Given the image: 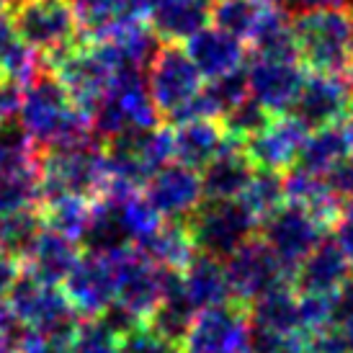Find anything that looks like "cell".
Segmentation results:
<instances>
[{
  "label": "cell",
  "instance_id": "obj_1",
  "mask_svg": "<svg viewBox=\"0 0 353 353\" xmlns=\"http://www.w3.org/2000/svg\"><path fill=\"white\" fill-rule=\"evenodd\" d=\"M19 127L39 152L96 139L90 129V114L70 101L68 90L47 68H41L23 85Z\"/></svg>",
  "mask_w": 353,
  "mask_h": 353
},
{
  "label": "cell",
  "instance_id": "obj_2",
  "mask_svg": "<svg viewBox=\"0 0 353 353\" xmlns=\"http://www.w3.org/2000/svg\"><path fill=\"white\" fill-rule=\"evenodd\" d=\"M292 31L296 59L310 72L345 75L351 70V13L345 6L294 13Z\"/></svg>",
  "mask_w": 353,
  "mask_h": 353
},
{
  "label": "cell",
  "instance_id": "obj_3",
  "mask_svg": "<svg viewBox=\"0 0 353 353\" xmlns=\"http://www.w3.org/2000/svg\"><path fill=\"white\" fill-rule=\"evenodd\" d=\"M106 183L108 170L101 139L39 152V204L65 194L96 199Z\"/></svg>",
  "mask_w": 353,
  "mask_h": 353
},
{
  "label": "cell",
  "instance_id": "obj_4",
  "mask_svg": "<svg viewBox=\"0 0 353 353\" xmlns=\"http://www.w3.org/2000/svg\"><path fill=\"white\" fill-rule=\"evenodd\" d=\"M6 302L16 323L26 333H34L59 345L70 343V335L80 320V314L72 310V304L68 302L59 286L44 284L26 271H21V276L13 281L6 294Z\"/></svg>",
  "mask_w": 353,
  "mask_h": 353
},
{
  "label": "cell",
  "instance_id": "obj_5",
  "mask_svg": "<svg viewBox=\"0 0 353 353\" xmlns=\"http://www.w3.org/2000/svg\"><path fill=\"white\" fill-rule=\"evenodd\" d=\"M160 124L155 103L150 99L142 70H121L108 90L90 111V129L96 139L106 142L127 132H142Z\"/></svg>",
  "mask_w": 353,
  "mask_h": 353
},
{
  "label": "cell",
  "instance_id": "obj_6",
  "mask_svg": "<svg viewBox=\"0 0 353 353\" xmlns=\"http://www.w3.org/2000/svg\"><path fill=\"white\" fill-rule=\"evenodd\" d=\"M47 70L68 90L70 101L83 111H93L101 96L108 90L111 80L117 78V68L101 41L80 37L75 44L44 59Z\"/></svg>",
  "mask_w": 353,
  "mask_h": 353
},
{
  "label": "cell",
  "instance_id": "obj_7",
  "mask_svg": "<svg viewBox=\"0 0 353 353\" xmlns=\"http://www.w3.org/2000/svg\"><path fill=\"white\" fill-rule=\"evenodd\" d=\"M145 83L160 121L173 124L181 117V111L199 96L204 78L199 75L183 44L163 41L145 68Z\"/></svg>",
  "mask_w": 353,
  "mask_h": 353
},
{
  "label": "cell",
  "instance_id": "obj_8",
  "mask_svg": "<svg viewBox=\"0 0 353 353\" xmlns=\"http://www.w3.org/2000/svg\"><path fill=\"white\" fill-rule=\"evenodd\" d=\"M8 16L16 34L44 59L83 37L70 0H13Z\"/></svg>",
  "mask_w": 353,
  "mask_h": 353
},
{
  "label": "cell",
  "instance_id": "obj_9",
  "mask_svg": "<svg viewBox=\"0 0 353 353\" xmlns=\"http://www.w3.org/2000/svg\"><path fill=\"white\" fill-rule=\"evenodd\" d=\"M196 253L225 261L245 240L255 235L258 222L237 199H204L186 222Z\"/></svg>",
  "mask_w": 353,
  "mask_h": 353
},
{
  "label": "cell",
  "instance_id": "obj_10",
  "mask_svg": "<svg viewBox=\"0 0 353 353\" xmlns=\"http://www.w3.org/2000/svg\"><path fill=\"white\" fill-rule=\"evenodd\" d=\"M181 345L183 353H250L248 307L225 302L199 310Z\"/></svg>",
  "mask_w": 353,
  "mask_h": 353
},
{
  "label": "cell",
  "instance_id": "obj_11",
  "mask_svg": "<svg viewBox=\"0 0 353 353\" xmlns=\"http://www.w3.org/2000/svg\"><path fill=\"white\" fill-rule=\"evenodd\" d=\"M258 230H261V240L292 279L307 253L323 240L327 227L320 225L307 209L284 201L265 222H261Z\"/></svg>",
  "mask_w": 353,
  "mask_h": 353
},
{
  "label": "cell",
  "instance_id": "obj_12",
  "mask_svg": "<svg viewBox=\"0 0 353 353\" xmlns=\"http://www.w3.org/2000/svg\"><path fill=\"white\" fill-rule=\"evenodd\" d=\"M225 274L230 281V294L237 304H253L258 296L276 286L292 284L276 255L268 250L261 237H250L225 258Z\"/></svg>",
  "mask_w": 353,
  "mask_h": 353
},
{
  "label": "cell",
  "instance_id": "obj_13",
  "mask_svg": "<svg viewBox=\"0 0 353 353\" xmlns=\"http://www.w3.org/2000/svg\"><path fill=\"white\" fill-rule=\"evenodd\" d=\"M353 108L351 80L335 72H310L304 75L302 88L296 93L289 114L302 124L307 132L327 124L343 121Z\"/></svg>",
  "mask_w": 353,
  "mask_h": 353
},
{
  "label": "cell",
  "instance_id": "obj_14",
  "mask_svg": "<svg viewBox=\"0 0 353 353\" xmlns=\"http://www.w3.org/2000/svg\"><path fill=\"white\" fill-rule=\"evenodd\" d=\"M80 317H99L117 299V253H85L59 284Z\"/></svg>",
  "mask_w": 353,
  "mask_h": 353
},
{
  "label": "cell",
  "instance_id": "obj_15",
  "mask_svg": "<svg viewBox=\"0 0 353 353\" xmlns=\"http://www.w3.org/2000/svg\"><path fill=\"white\" fill-rule=\"evenodd\" d=\"M163 284H165V268L150 263L134 248L117 250V299L114 304L134 314L139 323H148L150 312L163 299Z\"/></svg>",
  "mask_w": 353,
  "mask_h": 353
},
{
  "label": "cell",
  "instance_id": "obj_16",
  "mask_svg": "<svg viewBox=\"0 0 353 353\" xmlns=\"http://www.w3.org/2000/svg\"><path fill=\"white\" fill-rule=\"evenodd\" d=\"M142 194L157 214L168 222H183L191 212L204 201L201 191V176L199 170L183 165V163H165L145 181Z\"/></svg>",
  "mask_w": 353,
  "mask_h": 353
},
{
  "label": "cell",
  "instance_id": "obj_17",
  "mask_svg": "<svg viewBox=\"0 0 353 353\" xmlns=\"http://www.w3.org/2000/svg\"><path fill=\"white\" fill-rule=\"evenodd\" d=\"M248 72V96L258 101L271 117L289 114L296 93L302 88L304 68L296 59H263L250 57Z\"/></svg>",
  "mask_w": 353,
  "mask_h": 353
},
{
  "label": "cell",
  "instance_id": "obj_18",
  "mask_svg": "<svg viewBox=\"0 0 353 353\" xmlns=\"http://www.w3.org/2000/svg\"><path fill=\"white\" fill-rule=\"evenodd\" d=\"M304 137H307V129L292 114H281V117L268 119V124L258 134L243 142V148L255 168L284 173L296 165Z\"/></svg>",
  "mask_w": 353,
  "mask_h": 353
},
{
  "label": "cell",
  "instance_id": "obj_19",
  "mask_svg": "<svg viewBox=\"0 0 353 353\" xmlns=\"http://www.w3.org/2000/svg\"><path fill=\"white\" fill-rule=\"evenodd\" d=\"M183 50L204 80L219 78V75L243 68L248 57L245 41H240L227 31H219L216 26L199 29L191 39L183 41Z\"/></svg>",
  "mask_w": 353,
  "mask_h": 353
},
{
  "label": "cell",
  "instance_id": "obj_20",
  "mask_svg": "<svg viewBox=\"0 0 353 353\" xmlns=\"http://www.w3.org/2000/svg\"><path fill=\"white\" fill-rule=\"evenodd\" d=\"M345 279H351V271L343 250L338 248L333 235H323V240L307 253L294 271L292 286L299 294H333Z\"/></svg>",
  "mask_w": 353,
  "mask_h": 353
},
{
  "label": "cell",
  "instance_id": "obj_21",
  "mask_svg": "<svg viewBox=\"0 0 353 353\" xmlns=\"http://www.w3.org/2000/svg\"><path fill=\"white\" fill-rule=\"evenodd\" d=\"M253 170L255 165L250 163L243 142L227 137L225 148L199 170L204 199H237L253 176Z\"/></svg>",
  "mask_w": 353,
  "mask_h": 353
},
{
  "label": "cell",
  "instance_id": "obj_22",
  "mask_svg": "<svg viewBox=\"0 0 353 353\" xmlns=\"http://www.w3.org/2000/svg\"><path fill=\"white\" fill-rule=\"evenodd\" d=\"M78 243H72V240H68L65 235H59L50 227H41L39 235L34 237L31 248L23 255L21 265L34 279H39L44 284L59 286L72 271V265L78 263Z\"/></svg>",
  "mask_w": 353,
  "mask_h": 353
},
{
  "label": "cell",
  "instance_id": "obj_23",
  "mask_svg": "<svg viewBox=\"0 0 353 353\" xmlns=\"http://www.w3.org/2000/svg\"><path fill=\"white\" fill-rule=\"evenodd\" d=\"M284 178V199L289 204L307 209L310 214L325 227H333L335 219L343 212V201L327 188L325 176L310 173L299 165H292Z\"/></svg>",
  "mask_w": 353,
  "mask_h": 353
},
{
  "label": "cell",
  "instance_id": "obj_24",
  "mask_svg": "<svg viewBox=\"0 0 353 353\" xmlns=\"http://www.w3.org/2000/svg\"><path fill=\"white\" fill-rule=\"evenodd\" d=\"M181 281H183V292H186V296L196 310L232 302L222 258L194 253V258L181 268Z\"/></svg>",
  "mask_w": 353,
  "mask_h": 353
},
{
  "label": "cell",
  "instance_id": "obj_25",
  "mask_svg": "<svg viewBox=\"0 0 353 353\" xmlns=\"http://www.w3.org/2000/svg\"><path fill=\"white\" fill-rule=\"evenodd\" d=\"M196 307L191 304V299L183 292V281H181V271L165 268V284H163V299L157 302V307L150 312L148 325L160 333L168 341L183 343L188 327L196 317Z\"/></svg>",
  "mask_w": 353,
  "mask_h": 353
},
{
  "label": "cell",
  "instance_id": "obj_26",
  "mask_svg": "<svg viewBox=\"0 0 353 353\" xmlns=\"http://www.w3.org/2000/svg\"><path fill=\"white\" fill-rule=\"evenodd\" d=\"M227 134L219 119H191L173 129V157L183 165L201 170L225 148Z\"/></svg>",
  "mask_w": 353,
  "mask_h": 353
},
{
  "label": "cell",
  "instance_id": "obj_27",
  "mask_svg": "<svg viewBox=\"0 0 353 353\" xmlns=\"http://www.w3.org/2000/svg\"><path fill=\"white\" fill-rule=\"evenodd\" d=\"M348 155H353V134L345 121H338V124L307 132L296 165L310 173L325 176Z\"/></svg>",
  "mask_w": 353,
  "mask_h": 353
},
{
  "label": "cell",
  "instance_id": "obj_28",
  "mask_svg": "<svg viewBox=\"0 0 353 353\" xmlns=\"http://www.w3.org/2000/svg\"><path fill=\"white\" fill-rule=\"evenodd\" d=\"M148 23L160 41L183 44L209 23V3L206 0H165L155 10H150Z\"/></svg>",
  "mask_w": 353,
  "mask_h": 353
},
{
  "label": "cell",
  "instance_id": "obj_29",
  "mask_svg": "<svg viewBox=\"0 0 353 353\" xmlns=\"http://www.w3.org/2000/svg\"><path fill=\"white\" fill-rule=\"evenodd\" d=\"M250 325L258 330H268L276 335H304L299 325V304L292 284L276 286L253 304H248Z\"/></svg>",
  "mask_w": 353,
  "mask_h": 353
},
{
  "label": "cell",
  "instance_id": "obj_30",
  "mask_svg": "<svg viewBox=\"0 0 353 353\" xmlns=\"http://www.w3.org/2000/svg\"><path fill=\"white\" fill-rule=\"evenodd\" d=\"M134 250L142 258H148L150 263L160 265V268H173V271H181L196 253L186 225L168 222V219H163L142 243H137Z\"/></svg>",
  "mask_w": 353,
  "mask_h": 353
},
{
  "label": "cell",
  "instance_id": "obj_31",
  "mask_svg": "<svg viewBox=\"0 0 353 353\" xmlns=\"http://www.w3.org/2000/svg\"><path fill=\"white\" fill-rule=\"evenodd\" d=\"M253 57L263 59H296L294 31H292V16L276 3L265 0L263 16L255 26L253 37L248 39ZM299 62V59H296Z\"/></svg>",
  "mask_w": 353,
  "mask_h": 353
},
{
  "label": "cell",
  "instance_id": "obj_32",
  "mask_svg": "<svg viewBox=\"0 0 353 353\" xmlns=\"http://www.w3.org/2000/svg\"><path fill=\"white\" fill-rule=\"evenodd\" d=\"M41 68H44L41 57L16 34L8 8H3L0 10V78H10L26 85Z\"/></svg>",
  "mask_w": 353,
  "mask_h": 353
},
{
  "label": "cell",
  "instance_id": "obj_33",
  "mask_svg": "<svg viewBox=\"0 0 353 353\" xmlns=\"http://www.w3.org/2000/svg\"><path fill=\"white\" fill-rule=\"evenodd\" d=\"M39 209L44 227H50V230H54V232L65 235L68 240L80 245V237H83V232H85V227L90 222L93 199L65 194V196H54L41 201Z\"/></svg>",
  "mask_w": 353,
  "mask_h": 353
},
{
  "label": "cell",
  "instance_id": "obj_34",
  "mask_svg": "<svg viewBox=\"0 0 353 353\" xmlns=\"http://www.w3.org/2000/svg\"><path fill=\"white\" fill-rule=\"evenodd\" d=\"M237 201L245 206L248 212L253 214L255 222H258V227H261V222H265L286 201L284 178H281V173H276V170L255 168L250 181L243 188V194L237 196Z\"/></svg>",
  "mask_w": 353,
  "mask_h": 353
},
{
  "label": "cell",
  "instance_id": "obj_35",
  "mask_svg": "<svg viewBox=\"0 0 353 353\" xmlns=\"http://www.w3.org/2000/svg\"><path fill=\"white\" fill-rule=\"evenodd\" d=\"M263 8L265 0H212L209 23L237 37L240 41H248L263 16Z\"/></svg>",
  "mask_w": 353,
  "mask_h": 353
},
{
  "label": "cell",
  "instance_id": "obj_36",
  "mask_svg": "<svg viewBox=\"0 0 353 353\" xmlns=\"http://www.w3.org/2000/svg\"><path fill=\"white\" fill-rule=\"evenodd\" d=\"M41 227H44V219H41L39 206H26V209L0 214V250L23 261Z\"/></svg>",
  "mask_w": 353,
  "mask_h": 353
},
{
  "label": "cell",
  "instance_id": "obj_37",
  "mask_svg": "<svg viewBox=\"0 0 353 353\" xmlns=\"http://www.w3.org/2000/svg\"><path fill=\"white\" fill-rule=\"evenodd\" d=\"M201 93L206 96L209 106L216 119H222L232 106H237L243 99H248V72L245 68H237L227 75L212 78L201 85Z\"/></svg>",
  "mask_w": 353,
  "mask_h": 353
},
{
  "label": "cell",
  "instance_id": "obj_38",
  "mask_svg": "<svg viewBox=\"0 0 353 353\" xmlns=\"http://www.w3.org/2000/svg\"><path fill=\"white\" fill-rule=\"evenodd\" d=\"M119 335L101 317H80L70 335L68 353H117Z\"/></svg>",
  "mask_w": 353,
  "mask_h": 353
},
{
  "label": "cell",
  "instance_id": "obj_39",
  "mask_svg": "<svg viewBox=\"0 0 353 353\" xmlns=\"http://www.w3.org/2000/svg\"><path fill=\"white\" fill-rule=\"evenodd\" d=\"M271 114L265 111L258 101H253L250 96L243 99L237 106H232L225 117L219 119V124L225 129V134L230 139H237V142H248V139L258 134L261 129L268 124Z\"/></svg>",
  "mask_w": 353,
  "mask_h": 353
},
{
  "label": "cell",
  "instance_id": "obj_40",
  "mask_svg": "<svg viewBox=\"0 0 353 353\" xmlns=\"http://www.w3.org/2000/svg\"><path fill=\"white\" fill-rule=\"evenodd\" d=\"M117 353H183V345L168 341L160 333H155L148 323H142L124 335H119Z\"/></svg>",
  "mask_w": 353,
  "mask_h": 353
},
{
  "label": "cell",
  "instance_id": "obj_41",
  "mask_svg": "<svg viewBox=\"0 0 353 353\" xmlns=\"http://www.w3.org/2000/svg\"><path fill=\"white\" fill-rule=\"evenodd\" d=\"M21 101H23V85L10 78H0V124L19 121Z\"/></svg>",
  "mask_w": 353,
  "mask_h": 353
},
{
  "label": "cell",
  "instance_id": "obj_42",
  "mask_svg": "<svg viewBox=\"0 0 353 353\" xmlns=\"http://www.w3.org/2000/svg\"><path fill=\"white\" fill-rule=\"evenodd\" d=\"M325 181H327V188H330L341 201L353 199V155L341 160L330 173H325Z\"/></svg>",
  "mask_w": 353,
  "mask_h": 353
},
{
  "label": "cell",
  "instance_id": "obj_43",
  "mask_svg": "<svg viewBox=\"0 0 353 353\" xmlns=\"http://www.w3.org/2000/svg\"><path fill=\"white\" fill-rule=\"evenodd\" d=\"M330 230H333V240L338 243V248L343 250L348 271H351V276H353V212L343 209Z\"/></svg>",
  "mask_w": 353,
  "mask_h": 353
},
{
  "label": "cell",
  "instance_id": "obj_44",
  "mask_svg": "<svg viewBox=\"0 0 353 353\" xmlns=\"http://www.w3.org/2000/svg\"><path fill=\"white\" fill-rule=\"evenodd\" d=\"M13 353H68V345L52 343V341L39 338V335L21 330L19 341H16V351Z\"/></svg>",
  "mask_w": 353,
  "mask_h": 353
},
{
  "label": "cell",
  "instance_id": "obj_45",
  "mask_svg": "<svg viewBox=\"0 0 353 353\" xmlns=\"http://www.w3.org/2000/svg\"><path fill=\"white\" fill-rule=\"evenodd\" d=\"M279 8H284L289 16L302 13V10H317V8H341L348 0H271Z\"/></svg>",
  "mask_w": 353,
  "mask_h": 353
},
{
  "label": "cell",
  "instance_id": "obj_46",
  "mask_svg": "<svg viewBox=\"0 0 353 353\" xmlns=\"http://www.w3.org/2000/svg\"><path fill=\"white\" fill-rule=\"evenodd\" d=\"M21 271H23V265H21L19 258H13V255L0 250V296L8 294V289L21 276Z\"/></svg>",
  "mask_w": 353,
  "mask_h": 353
},
{
  "label": "cell",
  "instance_id": "obj_47",
  "mask_svg": "<svg viewBox=\"0 0 353 353\" xmlns=\"http://www.w3.org/2000/svg\"><path fill=\"white\" fill-rule=\"evenodd\" d=\"M21 327L19 323H16V317L10 314V310H8V302H6V296H0V335L3 338H10L13 343L19 341V335H21Z\"/></svg>",
  "mask_w": 353,
  "mask_h": 353
},
{
  "label": "cell",
  "instance_id": "obj_48",
  "mask_svg": "<svg viewBox=\"0 0 353 353\" xmlns=\"http://www.w3.org/2000/svg\"><path fill=\"white\" fill-rule=\"evenodd\" d=\"M276 353H312V348L307 343V335H292V338H286L284 343L279 345Z\"/></svg>",
  "mask_w": 353,
  "mask_h": 353
},
{
  "label": "cell",
  "instance_id": "obj_49",
  "mask_svg": "<svg viewBox=\"0 0 353 353\" xmlns=\"http://www.w3.org/2000/svg\"><path fill=\"white\" fill-rule=\"evenodd\" d=\"M341 333H343V341L348 345V353H353V317L341 325Z\"/></svg>",
  "mask_w": 353,
  "mask_h": 353
},
{
  "label": "cell",
  "instance_id": "obj_50",
  "mask_svg": "<svg viewBox=\"0 0 353 353\" xmlns=\"http://www.w3.org/2000/svg\"><path fill=\"white\" fill-rule=\"evenodd\" d=\"M345 8H348V13H351V68H353V0L345 3Z\"/></svg>",
  "mask_w": 353,
  "mask_h": 353
},
{
  "label": "cell",
  "instance_id": "obj_51",
  "mask_svg": "<svg viewBox=\"0 0 353 353\" xmlns=\"http://www.w3.org/2000/svg\"><path fill=\"white\" fill-rule=\"evenodd\" d=\"M10 3H13V0H0V10H3V8H8Z\"/></svg>",
  "mask_w": 353,
  "mask_h": 353
}]
</instances>
